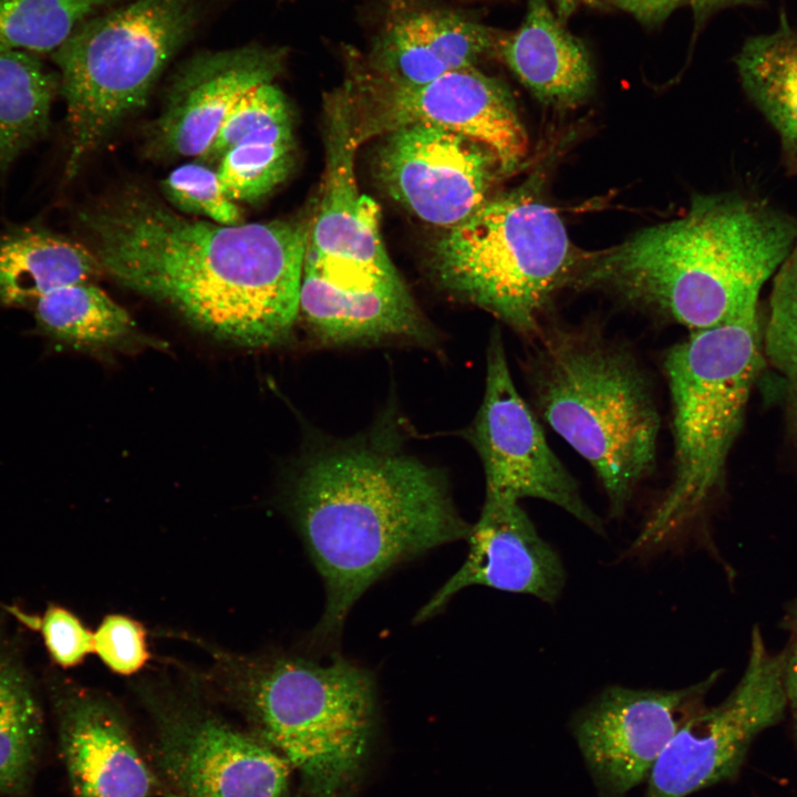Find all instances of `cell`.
I'll list each match as a JSON object with an SVG mask.
<instances>
[{
    "label": "cell",
    "mask_w": 797,
    "mask_h": 797,
    "mask_svg": "<svg viewBox=\"0 0 797 797\" xmlns=\"http://www.w3.org/2000/svg\"><path fill=\"white\" fill-rule=\"evenodd\" d=\"M691 4L695 28L698 29L713 13L736 6H754L758 0H687Z\"/></svg>",
    "instance_id": "cell-35"
},
{
    "label": "cell",
    "mask_w": 797,
    "mask_h": 797,
    "mask_svg": "<svg viewBox=\"0 0 797 797\" xmlns=\"http://www.w3.org/2000/svg\"><path fill=\"white\" fill-rule=\"evenodd\" d=\"M687 0H624L623 10L644 24H656L665 20Z\"/></svg>",
    "instance_id": "cell-34"
},
{
    "label": "cell",
    "mask_w": 797,
    "mask_h": 797,
    "mask_svg": "<svg viewBox=\"0 0 797 797\" xmlns=\"http://www.w3.org/2000/svg\"><path fill=\"white\" fill-rule=\"evenodd\" d=\"M43 738L34 683L17 649L0 646V795L29 789Z\"/></svg>",
    "instance_id": "cell-25"
},
{
    "label": "cell",
    "mask_w": 797,
    "mask_h": 797,
    "mask_svg": "<svg viewBox=\"0 0 797 797\" xmlns=\"http://www.w3.org/2000/svg\"><path fill=\"white\" fill-rule=\"evenodd\" d=\"M102 273L87 246L44 226L0 229V307L32 308L53 290L92 282Z\"/></svg>",
    "instance_id": "cell-22"
},
{
    "label": "cell",
    "mask_w": 797,
    "mask_h": 797,
    "mask_svg": "<svg viewBox=\"0 0 797 797\" xmlns=\"http://www.w3.org/2000/svg\"><path fill=\"white\" fill-rule=\"evenodd\" d=\"M162 190L175 210L221 225H240L244 215L224 192L216 169L197 162L183 164L163 180Z\"/></svg>",
    "instance_id": "cell-31"
},
{
    "label": "cell",
    "mask_w": 797,
    "mask_h": 797,
    "mask_svg": "<svg viewBox=\"0 0 797 797\" xmlns=\"http://www.w3.org/2000/svg\"><path fill=\"white\" fill-rule=\"evenodd\" d=\"M293 513L325 587L317 635L339 636L359 598L390 569L466 539L446 478L384 436L315 455L292 491Z\"/></svg>",
    "instance_id": "cell-2"
},
{
    "label": "cell",
    "mask_w": 797,
    "mask_h": 797,
    "mask_svg": "<svg viewBox=\"0 0 797 797\" xmlns=\"http://www.w3.org/2000/svg\"><path fill=\"white\" fill-rule=\"evenodd\" d=\"M530 380L544 420L596 472L620 516L652 472L660 416L629 351L593 329H541Z\"/></svg>",
    "instance_id": "cell-4"
},
{
    "label": "cell",
    "mask_w": 797,
    "mask_h": 797,
    "mask_svg": "<svg viewBox=\"0 0 797 797\" xmlns=\"http://www.w3.org/2000/svg\"><path fill=\"white\" fill-rule=\"evenodd\" d=\"M601 2L612 3L622 10L624 7V0H555L556 15L562 24H566L581 4H596Z\"/></svg>",
    "instance_id": "cell-37"
},
{
    "label": "cell",
    "mask_w": 797,
    "mask_h": 797,
    "mask_svg": "<svg viewBox=\"0 0 797 797\" xmlns=\"http://www.w3.org/2000/svg\"><path fill=\"white\" fill-rule=\"evenodd\" d=\"M194 22L192 0H134L83 21L52 53L66 106L65 179L145 104Z\"/></svg>",
    "instance_id": "cell-8"
},
{
    "label": "cell",
    "mask_w": 797,
    "mask_h": 797,
    "mask_svg": "<svg viewBox=\"0 0 797 797\" xmlns=\"http://www.w3.org/2000/svg\"><path fill=\"white\" fill-rule=\"evenodd\" d=\"M31 309L35 332L60 348L101 351L133 341L138 333L128 312L93 282L61 287Z\"/></svg>",
    "instance_id": "cell-24"
},
{
    "label": "cell",
    "mask_w": 797,
    "mask_h": 797,
    "mask_svg": "<svg viewBox=\"0 0 797 797\" xmlns=\"http://www.w3.org/2000/svg\"><path fill=\"white\" fill-rule=\"evenodd\" d=\"M466 539L465 561L418 611L416 622L435 615L470 586L529 594L547 603L560 597L566 584L561 559L519 500L486 491L479 518Z\"/></svg>",
    "instance_id": "cell-18"
},
{
    "label": "cell",
    "mask_w": 797,
    "mask_h": 797,
    "mask_svg": "<svg viewBox=\"0 0 797 797\" xmlns=\"http://www.w3.org/2000/svg\"><path fill=\"white\" fill-rule=\"evenodd\" d=\"M93 652L121 675L138 672L149 658L144 628L122 614H108L102 620L93 632Z\"/></svg>",
    "instance_id": "cell-33"
},
{
    "label": "cell",
    "mask_w": 797,
    "mask_h": 797,
    "mask_svg": "<svg viewBox=\"0 0 797 797\" xmlns=\"http://www.w3.org/2000/svg\"><path fill=\"white\" fill-rule=\"evenodd\" d=\"M712 682L677 690L609 686L576 713L572 735L599 797H624L648 778L677 729L702 708Z\"/></svg>",
    "instance_id": "cell-14"
},
{
    "label": "cell",
    "mask_w": 797,
    "mask_h": 797,
    "mask_svg": "<svg viewBox=\"0 0 797 797\" xmlns=\"http://www.w3.org/2000/svg\"><path fill=\"white\" fill-rule=\"evenodd\" d=\"M735 63L744 91L776 130L797 169V31L784 10L773 31L744 42Z\"/></svg>",
    "instance_id": "cell-23"
},
{
    "label": "cell",
    "mask_w": 797,
    "mask_h": 797,
    "mask_svg": "<svg viewBox=\"0 0 797 797\" xmlns=\"http://www.w3.org/2000/svg\"><path fill=\"white\" fill-rule=\"evenodd\" d=\"M6 610L24 627L40 632L52 661L63 669L80 664L93 652V632L64 607L50 604L42 615L24 612L17 605Z\"/></svg>",
    "instance_id": "cell-32"
},
{
    "label": "cell",
    "mask_w": 797,
    "mask_h": 797,
    "mask_svg": "<svg viewBox=\"0 0 797 797\" xmlns=\"http://www.w3.org/2000/svg\"><path fill=\"white\" fill-rule=\"evenodd\" d=\"M764 361L758 307L723 324L691 331L667 352L674 475L635 539V550L672 539L717 488Z\"/></svg>",
    "instance_id": "cell-6"
},
{
    "label": "cell",
    "mask_w": 797,
    "mask_h": 797,
    "mask_svg": "<svg viewBox=\"0 0 797 797\" xmlns=\"http://www.w3.org/2000/svg\"><path fill=\"white\" fill-rule=\"evenodd\" d=\"M786 655L752 633L747 665L732 693L701 708L677 729L648 776L645 797H686L733 777L753 739L776 724L787 705Z\"/></svg>",
    "instance_id": "cell-11"
},
{
    "label": "cell",
    "mask_w": 797,
    "mask_h": 797,
    "mask_svg": "<svg viewBox=\"0 0 797 797\" xmlns=\"http://www.w3.org/2000/svg\"><path fill=\"white\" fill-rule=\"evenodd\" d=\"M501 37L499 31L449 10H418L389 22L361 60L386 81L418 85L497 55Z\"/></svg>",
    "instance_id": "cell-20"
},
{
    "label": "cell",
    "mask_w": 797,
    "mask_h": 797,
    "mask_svg": "<svg viewBox=\"0 0 797 797\" xmlns=\"http://www.w3.org/2000/svg\"><path fill=\"white\" fill-rule=\"evenodd\" d=\"M226 689L250 731L297 770L309 797H339L360 773L374 725L364 669L272 656L227 664Z\"/></svg>",
    "instance_id": "cell-5"
},
{
    "label": "cell",
    "mask_w": 797,
    "mask_h": 797,
    "mask_svg": "<svg viewBox=\"0 0 797 797\" xmlns=\"http://www.w3.org/2000/svg\"><path fill=\"white\" fill-rule=\"evenodd\" d=\"M293 161L294 142H252L229 149L218 162L216 172L232 201H255L283 183Z\"/></svg>",
    "instance_id": "cell-30"
},
{
    "label": "cell",
    "mask_w": 797,
    "mask_h": 797,
    "mask_svg": "<svg viewBox=\"0 0 797 797\" xmlns=\"http://www.w3.org/2000/svg\"><path fill=\"white\" fill-rule=\"evenodd\" d=\"M299 313L329 345L408 341L427 344L434 332L401 277L329 273L304 258Z\"/></svg>",
    "instance_id": "cell-19"
},
{
    "label": "cell",
    "mask_w": 797,
    "mask_h": 797,
    "mask_svg": "<svg viewBox=\"0 0 797 797\" xmlns=\"http://www.w3.org/2000/svg\"><path fill=\"white\" fill-rule=\"evenodd\" d=\"M252 142H294L291 105L273 82L260 84L238 100L198 162L218 164L232 147Z\"/></svg>",
    "instance_id": "cell-28"
},
{
    "label": "cell",
    "mask_w": 797,
    "mask_h": 797,
    "mask_svg": "<svg viewBox=\"0 0 797 797\" xmlns=\"http://www.w3.org/2000/svg\"><path fill=\"white\" fill-rule=\"evenodd\" d=\"M284 58L283 49L251 45L186 62L151 125V151L167 158L203 156L231 107L251 89L273 82Z\"/></svg>",
    "instance_id": "cell-17"
},
{
    "label": "cell",
    "mask_w": 797,
    "mask_h": 797,
    "mask_svg": "<svg viewBox=\"0 0 797 797\" xmlns=\"http://www.w3.org/2000/svg\"><path fill=\"white\" fill-rule=\"evenodd\" d=\"M582 258L530 180L445 228L432 248L431 268L448 292L534 337L552 293Z\"/></svg>",
    "instance_id": "cell-7"
},
{
    "label": "cell",
    "mask_w": 797,
    "mask_h": 797,
    "mask_svg": "<svg viewBox=\"0 0 797 797\" xmlns=\"http://www.w3.org/2000/svg\"><path fill=\"white\" fill-rule=\"evenodd\" d=\"M381 137L373 173L383 190L421 220L444 229L478 209L504 176L488 146L442 127L410 124Z\"/></svg>",
    "instance_id": "cell-13"
},
{
    "label": "cell",
    "mask_w": 797,
    "mask_h": 797,
    "mask_svg": "<svg viewBox=\"0 0 797 797\" xmlns=\"http://www.w3.org/2000/svg\"><path fill=\"white\" fill-rule=\"evenodd\" d=\"M468 437L483 464L486 491L519 501L551 503L593 531L603 532L601 520L581 497L520 396L497 329L489 338L484 396Z\"/></svg>",
    "instance_id": "cell-12"
},
{
    "label": "cell",
    "mask_w": 797,
    "mask_h": 797,
    "mask_svg": "<svg viewBox=\"0 0 797 797\" xmlns=\"http://www.w3.org/2000/svg\"><path fill=\"white\" fill-rule=\"evenodd\" d=\"M762 333L764 359L797 415V242L776 272Z\"/></svg>",
    "instance_id": "cell-29"
},
{
    "label": "cell",
    "mask_w": 797,
    "mask_h": 797,
    "mask_svg": "<svg viewBox=\"0 0 797 797\" xmlns=\"http://www.w3.org/2000/svg\"><path fill=\"white\" fill-rule=\"evenodd\" d=\"M343 81L359 146L410 124L442 127L488 146L504 176L527 153V134L509 90L475 68L445 73L429 82L405 85L372 73L354 51L348 54Z\"/></svg>",
    "instance_id": "cell-9"
},
{
    "label": "cell",
    "mask_w": 797,
    "mask_h": 797,
    "mask_svg": "<svg viewBox=\"0 0 797 797\" xmlns=\"http://www.w3.org/2000/svg\"><path fill=\"white\" fill-rule=\"evenodd\" d=\"M59 79L31 53L0 49V177L49 133Z\"/></svg>",
    "instance_id": "cell-26"
},
{
    "label": "cell",
    "mask_w": 797,
    "mask_h": 797,
    "mask_svg": "<svg viewBox=\"0 0 797 797\" xmlns=\"http://www.w3.org/2000/svg\"><path fill=\"white\" fill-rule=\"evenodd\" d=\"M324 175L306 259L340 276L398 277L381 238L379 207L356 183L359 144L343 84L324 97Z\"/></svg>",
    "instance_id": "cell-15"
},
{
    "label": "cell",
    "mask_w": 797,
    "mask_h": 797,
    "mask_svg": "<svg viewBox=\"0 0 797 797\" xmlns=\"http://www.w3.org/2000/svg\"><path fill=\"white\" fill-rule=\"evenodd\" d=\"M103 273L246 346L283 341L299 314L310 221L221 225L142 192L79 215Z\"/></svg>",
    "instance_id": "cell-1"
},
{
    "label": "cell",
    "mask_w": 797,
    "mask_h": 797,
    "mask_svg": "<svg viewBox=\"0 0 797 797\" xmlns=\"http://www.w3.org/2000/svg\"><path fill=\"white\" fill-rule=\"evenodd\" d=\"M111 0H0V49L53 53Z\"/></svg>",
    "instance_id": "cell-27"
},
{
    "label": "cell",
    "mask_w": 797,
    "mask_h": 797,
    "mask_svg": "<svg viewBox=\"0 0 797 797\" xmlns=\"http://www.w3.org/2000/svg\"><path fill=\"white\" fill-rule=\"evenodd\" d=\"M59 748L73 797H155L159 782L115 702L52 680Z\"/></svg>",
    "instance_id": "cell-16"
},
{
    "label": "cell",
    "mask_w": 797,
    "mask_h": 797,
    "mask_svg": "<svg viewBox=\"0 0 797 797\" xmlns=\"http://www.w3.org/2000/svg\"><path fill=\"white\" fill-rule=\"evenodd\" d=\"M784 686L787 704L790 705L797 729V641L786 655Z\"/></svg>",
    "instance_id": "cell-36"
},
{
    "label": "cell",
    "mask_w": 797,
    "mask_h": 797,
    "mask_svg": "<svg viewBox=\"0 0 797 797\" xmlns=\"http://www.w3.org/2000/svg\"><path fill=\"white\" fill-rule=\"evenodd\" d=\"M796 242L797 220L766 204L698 196L681 218L584 257L581 282L703 330L758 307Z\"/></svg>",
    "instance_id": "cell-3"
},
{
    "label": "cell",
    "mask_w": 797,
    "mask_h": 797,
    "mask_svg": "<svg viewBox=\"0 0 797 797\" xmlns=\"http://www.w3.org/2000/svg\"><path fill=\"white\" fill-rule=\"evenodd\" d=\"M497 55L544 104L573 107L592 91L589 52L558 20L547 0H527L522 23L503 34Z\"/></svg>",
    "instance_id": "cell-21"
},
{
    "label": "cell",
    "mask_w": 797,
    "mask_h": 797,
    "mask_svg": "<svg viewBox=\"0 0 797 797\" xmlns=\"http://www.w3.org/2000/svg\"><path fill=\"white\" fill-rule=\"evenodd\" d=\"M154 738L151 765L166 797H288L291 767L251 731L195 700L145 697Z\"/></svg>",
    "instance_id": "cell-10"
}]
</instances>
